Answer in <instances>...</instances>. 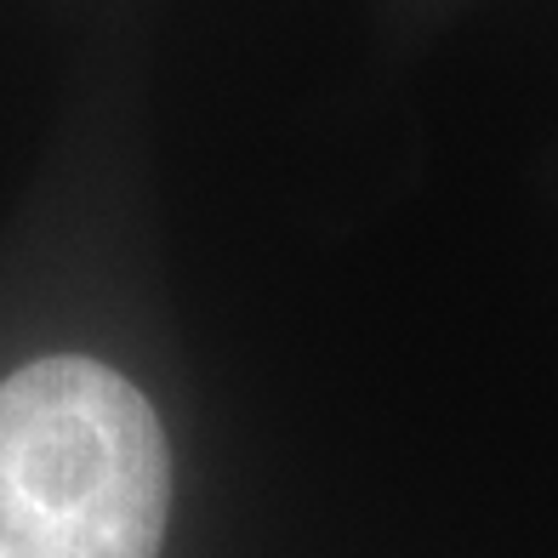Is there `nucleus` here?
I'll use <instances>...</instances> for the list:
<instances>
[{
    "mask_svg": "<svg viewBox=\"0 0 558 558\" xmlns=\"http://www.w3.org/2000/svg\"><path fill=\"white\" fill-rule=\"evenodd\" d=\"M171 456L160 416L97 360L0 383V558H160Z\"/></svg>",
    "mask_w": 558,
    "mask_h": 558,
    "instance_id": "1",
    "label": "nucleus"
}]
</instances>
